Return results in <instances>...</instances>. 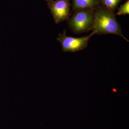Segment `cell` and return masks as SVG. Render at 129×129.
Segmentation results:
<instances>
[{"mask_svg": "<svg viewBox=\"0 0 129 129\" xmlns=\"http://www.w3.org/2000/svg\"><path fill=\"white\" fill-rule=\"evenodd\" d=\"M95 34L92 31L89 35L80 38L67 36L66 29L62 34H59L57 40L61 45L62 50L65 52H74L85 49L88 46L91 38Z\"/></svg>", "mask_w": 129, "mask_h": 129, "instance_id": "3", "label": "cell"}, {"mask_svg": "<svg viewBox=\"0 0 129 129\" xmlns=\"http://www.w3.org/2000/svg\"><path fill=\"white\" fill-rule=\"evenodd\" d=\"M129 14V1L128 0L127 2L123 5H122L118 9L117 13L116 15H125Z\"/></svg>", "mask_w": 129, "mask_h": 129, "instance_id": "7", "label": "cell"}, {"mask_svg": "<svg viewBox=\"0 0 129 129\" xmlns=\"http://www.w3.org/2000/svg\"><path fill=\"white\" fill-rule=\"evenodd\" d=\"M91 30L95 35L112 34L129 41L123 35L121 27L113 11L104 6L99 7L95 11L94 21Z\"/></svg>", "mask_w": 129, "mask_h": 129, "instance_id": "1", "label": "cell"}, {"mask_svg": "<svg viewBox=\"0 0 129 129\" xmlns=\"http://www.w3.org/2000/svg\"><path fill=\"white\" fill-rule=\"evenodd\" d=\"M94 19V10L88 8L76 9L68 19V24L72 32L80 34L91 30Z\"/></svg>", "mask_w": 129, "mask_h": 129, "instance_id": "2", "label": "cell"}, {"mask_svg": "<svg viewBox=\"0 0 129 129\" xmlns=\"http://www.w3.org/2000/svg\"><path fill=\"white\" fill-rule=\"evenodd\" d=\"M99 0H73V7L74 10L88 8L95 10L99 6Z\"/></svg>", "mask_w": 129, "mask_h": 129, "instance_id": "5", "label": "cell"}, {"mask_svg": "<svg viewBox=\"0 0 129 129\" xmlns=\"http://www.w3.org/2000/svg\"><path fill=\"white\" fill-rule=\"evenodd\" d=\"M105 7L114 11L122 0H99Z\"/></svg>", "mask_w": 129, "mask_h": 129, "instance_id": "6", "label": "cell"}, {"mask_svg": "<svg viewBox=\"0 0 129 129\" xmlns=\"http://www.w3.org/2000/svg\"><path fill=\"white\" fill-rule=\"evenodd\" d=\"M54 21L58 23L68 20L70 16V4L69 0H56L48 3Z\"/></svg>", "mask_w": 129, "mask_h": 129, "instance_id": "4", "label": "cell"}, {"mask_svg": "<svg viewBox=\"0 0 129 129\" xmlns=\"http://www.w3.org/2000/svg\"><path fill=\"white\" fill-rule=\"evenodd\" d=\"M47 2H51L53 0H46Z\"/></svg>", "mask_w": 129, "mask_h": 129, "instance_id": "8", "label": "cell"}]
</instances>
